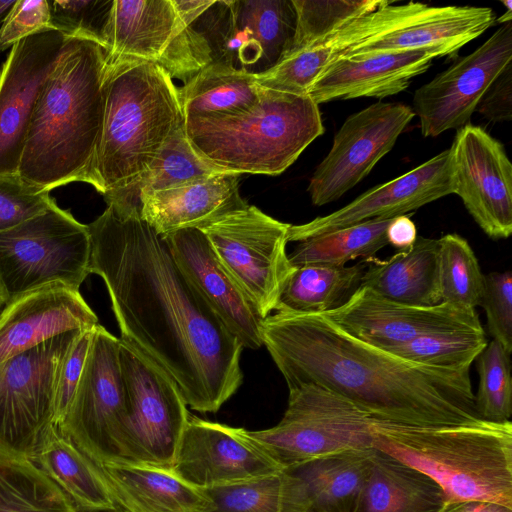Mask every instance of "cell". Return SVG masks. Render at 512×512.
I'll return each mask as SVG.
<instances>
[{
	"instance_id": "cell-1",
	"label": "cell",
	"mask_w": 512,
	"mask_h": 512,
	"mask_svg": "<svg viewBox=\"0 0 512 512\" xmlns=\"http://www.w3.org/2000/svg\"><path fill=\"white\" fill-rule=\"evenodd\" d=\"M87 226L89 272L105 283L120 341L165 375L191 409L217 412L243 382L242 344L140 210L107 205Z\"/></svg>"
},
{
	"instance_id": "cell-2",
	"label": "cell",
	"mask_w": 512,
	"mask_h": 512,
	"mask_svg": "<svg viewBox=\"0 0 512 512\" xmlns=\"http://www.w3.org/2000/svg\"><path fill=\"white\" fill-rule=\"evenodd\" d=\"M262 340L288 389L312 384L379 419L442 426L476 421L470 367L418 364L354 337L323 314L275 312Z\"/></svg>"
},
{
	"instance_id": "cell-3",
	"label": "cell",
	"mask_w": 512,
	"mask_h": 512,
	"mask_svg": "<svg viewBox=\"0 0 512 512\" xmlns=\"http://www.w3.org/2000/svg\"><path fill=\"white\" fill-rule=\"evenodd\" d=\"M108 51L67 38L36 103L18 176L42 191L85 182L96 190Z\"/></svg>"
},
{
	"instance_id": "cell-4",
	"label": "cell",
	"mask_w": 512,
	"mask_h": 512,
	"mask_svg": "<svg viewBox=\"0 0 512 512\" xmlns=\"http://www.w3.org/2000/svg\"><path fill=\"white\" fill-rule=\"evenodd\" d=\"M373 449L434 480L446 505L487 501L512 508V423L483 419L421 426L374 418Z\"/></svg>"
},
{
	"instance_id": "cell-5",
	"label": "cell",
	"mask_w": 512,
	"mask_h": 512,
	"mask_svg": "<svg viewBox=\"0 0 512 512\" xmlns=\"http://www.w3.org/2000/svg\"><path fill=\"white\" fill-rule=\"evenodd\" d=\"M183 124L178 88L164 69L135 58L109 61L97 191L130 188Z\"/></svg>"
},
{
	"instance_id": "cell-6",
	"label": "cell",
	"mask_w": 512,
	"mask_h": 512,
	"mask_svg": "<svg viewBox=\"0 0 512 512\" xmlns=\"http://www.w3.org/2000/svg\"><path fill=\"white\" fill-rule=\"evenodd\" d=\"M195 151L226 173L278 175L324 131L319 105L309 95L261 87L250 111L184 120Z\"/></svg>"
},
{
	"instance_id": "cell-7",
	"label": "cell",
	"mask_w": 512,
	"mask_h": 512,
	"mask_svg": "<svg viewBox=\"0 0 512 512\" xmlns=\"http://www.w3.org/2000/svg\"><path fill=\"white\" fill-rule=\"evenodd\" d=\"M494 22L490 7L429 6L418 2L395 5L384 0L375 10L351 20L315 44L322 47L329 62L336 57L415 49H440L448 56L479 37Z\"/></svg>"
},
{
	"instance_id": "cell-8",
	"label": "cell",
	"mask_w": 512,
	"mask_h": 512,
	"mask_svg": "<svg viewBox=\"0 0 512 512\" xmlns=\"http://www.w3.org/2000/svg\"><path fill=\"white\" fill-rule=\"evenodd\" d=\"M90 252L88 226L56 202L1 231L0 288L6 304L52 283L79 289L90 274Z\"/></svg>"
},
{
	"instance_id": "cell-9",
	"label": "cell",
	"mask_w": 512,
	"mask_h": 512,
	"mask_svg": "<svg viewBox=\"0 0 512 512\" xmlns=\"http://www.w3.org/2000/svg\"><path fill=\"white\" fill-rule=\"evenodd\" d=\"M374 416L312 384L289 389L275 426L249 435L284 469L314 458L373 449Z\"/></svg>"
},
{
	"instance_id": "cell-10",
	"label": "cell",
	"mask_w": 512,
	"mask_h": 512,
	"mask_svg": "<svg viewBox=\"0 0 512 512\" xmlns=\"http://www.w3.org/2000/svg\"><path fill=\"white\" fill-rule=\"evenodd\" d=\"M81 331L61 334L0 363V454L34 461L55 425L58 375Z\"/></svg>"
},
{
	"instance_id": "cell-11",
	"label": "cell",
	"mask_w": 512,
	"mask_h": 512,
	"mask_svg": "<svg viewBox=\"0 0 512 512\" xmlns=\"http://www.w3.org/2000/svg\"><path fill=\"white\" fill-rule=\"evenodd\" d=\"M289 226L247 204L200 229L263 319L295 270L287 253Z\"/></svg>"
},
{
	"instance_id": "cell-12",
	"label": "cell",
	"mask_w": 512,
	"mask_h": 512,
	"mask_svg": "<svg viewBox=\"0 0 512 512\" xmlns=\"http://www.w3.org/2000/svg\"><path fill=\"white\" fill-rule=\"evenodd\" d=\"M120 343L100 324L94 327L79 384L57 424L99 466L122 463L128 405L120 369Z\"/></svg>"
},
{
	"instance_id": "cell-13",
	"label": "cell",
	"mask_w": 512,
	"mask_h": 512,
	"mask_svg": "<svg viewBox=\"0 0 512 512\" xmlns=\"http://www.w3.org/2000/svg\"><path fill=\"white\" fill-rule=\"evenodd\" d=\"M119 361L128 405L122 463L171 469L190 415L187 405L165 375L122 342Z\"/></svg>"
},
{
	"instance_id": "cell-14",
	"label": "cell",
	"mask_w": 512,
	"mask_h": 512,
	"mask_svg": "<svg viewBox=\"0 0 512 512\" xmlns=\"http://www.w3.org/2000/svg\"><path fill=\"white\" fill-rule=\"evenodd\" d=\"M119 58L154 63L184 84L212 62L207 40L171 0H114L108 60Z\"/></svg>"
},
{
	"instance_id": "cell-15",
	"label": "cell",
	"mask_w": 512,
	"mask_h": 512,
	"mask_svg": "<svg viewBox=\"0 0 512 512\" xmlns=\"http://www.w3.org/2000/svg\"><path fill=\"white\" fill-rule=\"evenodd\" d=\"M414 116L400 102H378L351 114L310 178L312 203L323 206L355 187L390 152Z\"/></svg>"
},
{
	"instance_id": "cell-16",
	"label": "cell",
	"mask_w": 512,
	"mask_h": 512,
	"mask_svg": "<svg viewBox=\"0 0 512 512\" xmlns=\"http://www.w3.org/2000/svg\"><path fill=\"white\" fill-rule=\"evenodd\" d=\"M511 63L512 22H507L414 92L411 108L422 135L436 137L468 124L486 91Z\"/></svg>"
},
{
	"instance_id": "cell-17",
	"label": "cell",
	"mask_w": 512,
	"mask_h": 512,
	"mask_svg": "<svg viewBox=\"0 0 512 512\" xmlns=\"http://www.w3.org/2000/svg\"><path fill=\"white\" fill-rule=\"evenodd\" d=\"M451 151L454 194L494 240L512 233V164L503 144L473 124L459 128Z\"/></svg>"
},
{
	"instance_id": "cell-18",
	"label": "cell",
	"mask_w": 512,
	"mask_h": 512,
	"mask_svg": "<svg viewBox=\"0 0 512 512\" xmlns=\"http://www.w3.org/2000/svg\"><path fill=\"white\" fill-rule=\"evenodd\" d=\"M171 470L199 489L280 473L283 468L244 428L189 415Z\"/></svg>"
},
{
	"instance_id": "cell-19",
	"label": "cell",
	"mask_w": 512,
	"mask_h": 512,
	"mask_svg": "<svg viewBox=\"0 0 512 512\" xmlns=\"http://www.w3.org/2000/svg\"><path fill=\"white\" fill-rule=\"evenodd\" d=\"M323 315L354 337L382 349L429 334L483 330L476 310L445 302L407 305L364 286H359L342 306Z\"/></svg>"
},
{
	"instance_id": "cell-20",
	"label": "cell",
	"mask_w": 512,
	"mask_h": 512,
	"mask_svg": "<svg viewBox=\"0 0 512 512\" xmlns=\"http://www.w3.org/2000/svg\"><path fill=\"white\" fill-rule=\"evenodd\" d=\"M67 38L49 30L15 44L0 70V176H17L42 87Z\"/></svg>"
},
{
	"instance_id": "cell-21",
	"label": "cell",
	"mask_w": 512,
	"mask_h": 512,
	"mask_svg": "<svg viewBox=\"0 0 512 512\" xmlns=\"http://www.w3.org/2000/svg\"><path fill=\"white\" fill-rule=\"evenodd\" d=\"M454 194L451 151L446 149L409 172L375 186L342 208L299 225H290L288 242L373 219H392Z\"/></svg>"
},
{
	"instance_id": "cell-22",
	"label": "cell",
	"mask_w": 512,
	"mask_h": 512,
	"mask_svg": "<svg viewBox=\"0 0 512 512\" xmlns=\"http://www.w3.org/2000/svg\"><path fill=\"white\" fill-rule=\"evenodd\" d=\"M175 262L243 348L263 346L264 319L197 228L163 237Z\"/></svg>"
},
{
	"instance_id": "cell-23",
	"label": "cell",
	"mask_w": 512,
	"mask_h": 512,
	"mask_svg": "<svg viewBox=\"0 0 512 512\" xmlns=\"http://www.w3.org/2000/svg\"><path fill=\"white\" fill-rule=\"evenodd\" d=\"M295 29L292 0H230L214 62L254 75L265 72L287 54Z\"/></svg>"
},
{
	"instance_id": "cell-24",
	"label": "cell",
	"mask_w": 512,
	"mask_h": 512,
	"mask_svg": "<svg viewBox=\"0 0 512 512\" xmlns=\"http://www.w3.org/2000/svg\"><path fill=\"white\" fill-rule=\"evenodd\" d=\"M97 324L79 289L52 283L27 292L0 312V363L61 334Z\"/></svg>"
},
{
	"instance_id": "cell-25",
	"label": "cell",
	"mask_w": 512,
	"mask_h": 512,
	"mask_svg": "<svg viewBox=\"0 0 512 512\" xmlns=\"http://www.w3.org/2000/svg\"><path fill=\"white\" fill-rule=\"evenodd\" d=\"M440 49H415L332 59L318 75L308 95L319 105L354 98L382 99L404 91L412 79L429 69Z\"/></svg>"
},
{
	"instance_id": "cell-26",
	"label": "cell",
	"mask_w": 512,
	"mask_h": 512,
	"mask_svg": "<svg viewBox=\"0 0 512 512\" xmlns=\"http://www.w3.org/2000/svg\"><path fill=\"white\" fill-rule=\"evenodd\" d=\"M373 453L345 451L284 468L281 512H354Z\"/></svg>"
},
{
	"instance_id": "cell-27",
	"label": "cell",
	"mask_w": 512,
	"mask_h": 512,
	"mask_svg": "<svg viewBox=\"0 0 512 512\" xmlns=\"http://www.w3.org/2000/svg\"><path fill=\"white\" fill-rule=\"evenodd\" d=\"M238 180V174L219 173L142 194L141 217L161 237L182 229H201L247 205L239 194Z\"/></svg>"
},
{
	"instance_id": "cell-28",
	"label": "cell",
	"mask_w": 512,
	"mask_h": 512,
	"mask_svg": "<svg viewBox=\"0 0 512 512\" xmlns=\"http://www.w3.org/2000/svg\"><path fill=\"white\" fill-rule=\"evenodd\" d=\"M124 512H209L211 502L171 469L120 463L99 466Z\"/></svg>"
},
{
	"instance_id": "cell-29",
	"label": "cell",
	"mask_w": 512,
	"mask_h": 512,
	"mask_svg": "<svg viewBox=\"0 0 512 512\" xmlns=\"http://www.w3.org/2000/svg\"><path fill=\"white\" fill-rule=\"evenodd\" d=\"M438 239L418 236L409 248L385 260H374L360 282L377 294L413 306L441 303Z\"/></svg>"
},
{
	"instance_id": "cell-30",
	"label": "cell",
	"mask_w": 512,
	"mask_h": 512,
	"mask_svg": "<svg viewBox=\"0 0 512 512\" xmlns=\"http://www.w3.org/2000/svg\"><path fill=\"white\" fill-rule=\"evenodd\" d=\"M440 486L421 471L374 449L354 512H442Z\"/></svg>"
},
{
	"instance_id": "cell-31",
	"label": "cell",
	"mask_w": 512,
	"mask_h": 512,
	"mask_svg": "<svg viewBox=\"0 0 512 512\" xmlns=\"http://www.w3.org/2000/svg\"><path fill=\"white\" fill-rule=\"evenodd\" d=\"M33 462L80 511L118 507L99 465L61 432L57 425L49 430Z\"/></svg>"
},
{
	"instance_id": "cell-32",
	"label": "cell",
	"mask_w": 512,
	"mask_h": 512,
	"mask_svg": "<svg viewBox=\"0 0 512 512\" xmlns=\"http://www.w3.org/2000/svg\"><path fill=\"white\" fill-rule=\"evenodd\" d=\"M184 120L236 116L260 101L255 75L224 62H211L178 89Z\"/></svg>"
},
{
	"instance_id": "cell-33",
	"label": "cell",
	"mask_w": 512,
	"mask_h": 512,
	"mask_svg": "<svg viewBox=\"0 0 512 512\" xmlns=\"http://www.w3.org/2000/svg\"><path fill=\"white\" fill-rule=\"evenodd\" d=\"M367 266L307 264L295 267L287 280L275 312L324 314L342 306L359 288Z\"/></svg>"
},
{
	"instance_id": "cell-34",
	"label": "cell",
	"mask_w": 512,
	"mask_h": 512,
	"mask_svg": "<svg viewBox=\"0 0 512 512\" xmlns=\"http://www.w3.org/2000/svg\"><path fill=\"white\" fill-rule=\"evenodd\" d=\"M226 173L203 159L192 147L185 122L165 142L156 158L128 189L103 195L107 205L141 209L142 194L169 189L186 182Z\"/></svg>"
},
{
	"instance_id": "cell-35",
	"label": "cell",
	"mask_w": 512,
	"mask_h": 512,
	"mask_svg": "<svg viewBox=\"0 0 512 512\" xmlns=\"http://www.w3.org/2000/svg\"><path fill=\"white\" fill-rule=\"evenodd\" d=\"M33 461L0 454V512H79Z\"/></svg>"
},
{
	"instance_id": "cell-36",
	"label": "cell",
	"mask_w": 512,
	"mask_h": 512,
	"mask_svg": "<svg viewBox=\"0 0 512 512\" xmlns=\"http://www.w3.org/2000/svg\"><path fill=\"white\" fill-rule=\"evenodd\" d=\"M391 219H373L296 242L288 254L293 267L307 264L345 266L350 260L372 259L388 245L386 230Z\"/></svg>"
},
{
	"instance_id": "cell-37",
	"label": "cell",
	"mask_w": 512,
	"mask_h": 512,
	"mask_svg": "<svg viewBox=\"0 0 512 512\" xmlns=\"http://www.w3.org/2000/svg\"><path fill=\"white\" fill-rule=\"evenodd\" d=\"M441 302L476 310L484 289V274L468 241L449 233L438 239Z\"/></svg>"
},
{
	"instance_id": "cell-38",
	"label": "cell",
	"mask_w": 512,
	"mask_h": 512,
	"mask_svg": "<svg viewBox=\"0 0 512 512\" xmlns=\"http://www.w3.org/2000/svg\"><path fill=\"white\" fill-rule=\"evenodd\" d=\"M487 343L484 329L459 330L420 336L384 350L418 364L464 368L471 367Z\"/></svg>"
},
{
	"instance_id": "cell-39",
	"label": "cell",
	"mask_w": 512,
	"mask_h": 512,
	"mask_svg": "<svg viewBox=\"0 0 512 512\" xmlns=\"http://www.w3.org/2000/svg\"><path fill=\"white\" fill-rule=\"evenodd\" d=\"M383 1L292 0L296 10V29L284 57L326 39L351 20L378 8Z\"/></svg>"
},
{
	"instance_id": "cell-40",
	"label": "cell",
	"mask_w": 512,
	"mask_h": 512,
	"mask_svg": "<svg viewBox=\"0 0 512 512\" xmlns=\"http://www.w3.org/2000/svg\"><path fill=\"white\" fill-rule=\"evenodd\" d=\"M511 353L491 340L475 359L479 374L475 409L480 419L503 423L511 421L512 379Z\"/></svg>"
},
{
	"instance_id": "cell-41",
	"label": "cell",
	"mask_w": 512,
	"mask_h": 512,
	"mask_svg": "<svg viewBox=\"0 0 512 512\" xmlns=\"http://www.w3.org/2000/svg\"><path fill=\"white\" fill-rule=\"evenodd\" d=\"M51 23L66 38L95 42L108 52L112 45L114 0H53Z\"/></svg>"
},
{
	"instance_id": "cell-42",
	"label": "cell",
	"mask_w": 512,
	"mask_h": 512,
	"mask_svg": "<svg viewBox=\"0 0 512 512\" xmlns=\"http://www.w3.org/2000/svg\"><path fill=\"white\" fill-rule=\"evenodd\" d=\"M280 473L203 489L209 512H281Z\"/></svg>"
},
{
	"instance_id": "cell-43",
	"label": "cell",
	"mask_w": 512,
	"mask_h": 512,
	"mask_svg": "<svg viewBox=\"0 0 512 512\" xmlns=\"http://www.w3.org/2000/svg\"><path fill=\"white\" fill-rule=\"evenodd\" d=\"M328 61L323 49L313 44L284 57L265 72L255 74V79L262 88L308 95L310 87Z\"/></svg>"
},
{
	"instance_id": "cell-44",
	"label": "cell",
	"mask_w": 512,
	"mask_h": 512,
	"mask_svg": "<svg viewBox=\"0 0 512 512\" xmlns=\"http://www.w3.org/2000/svg\"><path fill=\"white\" fill-rule=\"evenodd\" d=\"M480 306L493 340L512 353V274L510 270L484 275Z\"/></svg>"
},
{
	"instance_id": "cell-45",
	"label": "cell",
	"mask_w": 512,
	"mask_h": 512,
	"mask_svg": "<svg viewBox=\"0 0 512 512\" xmlns=\"http://www.w3.org/2000/svg\"><path fill=\"white\" fill-rule=\"evenodd\" d=\"M55 200L17 176H0V232L49 209Z\"/></svg>"
},
{
	"instance_id": "cell-46",
	"label": "cell",
	"mask_w": 512,
	"mask_h": 512,
	"mask_svg": "<svg viewBox=\"0 0 512 512\" xmlns=\"http://www.w3.org/2000/svg\"><path fill=\"white\" fill-rule=\"evenodd\" d=\"M49 30H54L50 1L15 0L0 25V52Z\"/></svg>"
},
{
	"instance_id": "cell-47",
	"label": "cell",
	"mask_w": 512,
	"mask_h": 512,
	"mask_svg": "<svg viewBox=\"0 0 512 512\" xmlns=\"http://www.w3.org/2000/svg\"><path fill=\"white\" fill-rule=\"evenodd\" d=\"M93 332L94 327L81 331L64 358L56 386L55 425L62 420L75 394L85 366Z\"/></svg>"
},
{
	"instance_id": "cell-48",
	"label": "cell",
	"mask_w": 512,
	"mask_h": 512,
	"mask_svg": "<svg viewBox=\"0 0 512 512\" xmlns=\"http://www.w3.org/2000/svg\"><path fill=\"white\" fill-rule=\"evenodd\" d=\"M491 122L510 121L512 118V63L497 77L482 97L477 109Z\"/></svg>"
},
{
	"instance_id": "cell-49",
	"label": "cell",
	"mask_w": 512,
	"mask_h": 512,
	"mask_svg": "<svg viewBox=\"0 0 512 512\" xmlns=\"http://www.w3.org/2000/svg\"><path fill=\"white\" fill-rule=\"evenodd\" d=\"M417 237L416 225L407 215L392 218L386 230L388 244L399 250L412 246Z\"/></svg>"
},
{
	"instance_id": "cell-50",
	"label": "cell",
	"mask_w": 512,
	"mask_h": 512,
	"mask_svg": "<svg viewBox=\"0 0 512 512\" xmlns=\"http://www.w3.org/2000/svg\"><path fill=\"white\" fill-rule=\"evenodd\" d=\"M181 19L188 25L195 22L215 0H171Z\"/></svg>"
},
{
	"instance_id": "cell-51",
	"label": "cell",
	"mask_w": 512,
	"mask_h": 512,
	"mask_svg": "<svg viewBox=\"0 0 512 512\" xmlns=\"http://www.w3.org/2000/svg\"><path fill=\"white\" fill-rule=\"evenodd\" d=\"M442 512H512V508L487 501H466L445 505Z\"/></svg>"
},
{
	"instance_id": "cell-52",
	"label": "cell",
	"mask_w": 512,
	"mask_h": 512,
	"mask_svg": "<svg viewBox=\"0 0 512 512\" xmlns=\"http://www.w3.org/2000/svg\"><path fill=\"white\" fill-rule=\"evenodd\" d=\"M14 2L15 0H0V25Z\"/></svg>"
},
{
	"instance_id": "cell-53",
	"label": "cell",
	"mask_w": 512,
	"mask_h": 512,
	"mask_svg": "<svg viewBox=\"0 0 512 512\" xmlns=\"http://www.w3.org/2000/svg\"><path fill=\"white\" fill-rule=\"evenodd\" d=\"M511 20H512V11H506L495 21H496V23L505 24L507 22H511Z\"/></svg>"
},
{
	"instance_id": "cell-54",
	"label": "cell",
	"mask_w": 512,
	"mask_h": 512,
	"mask_svg": "<svg viewBox=\"0 0 512 512\" xmlns=\"http://www.w3.org/2000/svg\"><path fill=\"white\" fill-rule=\"evenodd\" d=\"M79 512H124V511L120 507H116L114 509L93 510V511H79Z\"/></svg>"
},
{
	"instance_id": "cell-55",
	"label": "cell",
	"mask_w": 512,
	"mask_h": 512,
	"mask_svg": "<svg viewBox=\"0 0 512 512\" xmlns=\"http://www.w3.org/2000/svg\"><path fill=\"white\" fill-rule=\"evenodd\" d=\"M502 5L505 6L506 11H512V1L511 0H504L501 1Z\"/></svg>"
},
{
	"instance_id": "cell-56",
	"label": "cell",
	"mask_w": 512,
	"mask_h": 512,
	"mask_svg": "<svg viewBox=\"0 0 512 512\" xmlns=\"http://www.w3.org/2000/svg\"><path fill=\"white\" fill-rule=\"evenodd\" d=\"M5 304H6L5 297H4V294H3V292H2V290L0 288V307L2 305H5Z\"/></svg>"
}]
</instances>
